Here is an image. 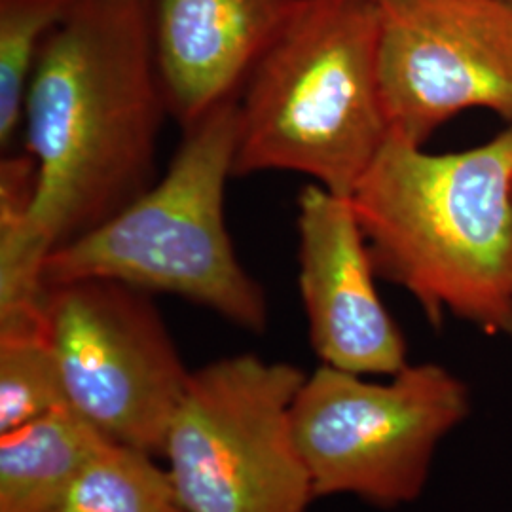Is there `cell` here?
Instances as JSON below:
<instances>
[{
    "mask_svg": "<svg viewBox=\"0 0 512 512\" xmlns=\"http://www.w3.org/2000/svg\"><path fill=\"white\" fill-rule=\"evenodd\" d=\"M349 198L376 274L433 327L512 338V126L448 154L389 137Z\"/></svg>",
    "mask_w": 512,
    "mask_h": 512,
    "instance_id": "2",
    "label": "cell"
},
{
    "mask_svg": "<svg viewBox=\"0 0 512 512\" xmlns=\"http://www.w3.org/2000/svg\"><path fill=\"white\" fill-rule=\"evenodd\" d=\"M298 0H145L169 116L192 128L238 99Z\"/></svg>",
    "mask_w": 512,
    "mask_h": 512,
    "instance_id": "10",
    "label": "cell"
},
{
    "mask_svg": "<svg viewBox=\"0 0 512 512\" xmlns=\"http://www.w3.org/2000/svg\"><path fill=\"white\" fill-rule=\"evenodd\" d=\"M165 116L145 0H74L25 99L37 194L23 228L0 241V327L40 323L48 255L154 184Z\"/></svg>",
    "mask_w": 512,
    "mask_h": 512,
    "instance_id": "1",
    "label": "cell"
},
{
    "mask_svg": "<svg viewBox=\"0 0 512 512\" xmlns=\"http://www.w3.org/2000/svg\"><path fill=\"white\" fill-rule=\"evenodd\" d=\"M69 404L0 433V512H50L107 442Z\"/></svg>",
    "mask_w": 512,
    "mask_h": 512,
    "instance_id": "11",
    "label": "cell"
},
{
    "mask_svg": "<svg viewBox=\"0 0 512 512\" xmlns=\"http://www.w3.org/2000/svg\"><path fill=\"white\" fill-rule=\"evenodd\" d=\"M37 194L33 156H8L0 162V241L14 238L29 219Z\"/></svg>",
    "mask_w": 512,
    "mask_h": 512,
    "instance_id": "15",
    "label": "cell"
},
{
    "mask_svg": "<svg viewBox=\"0 0 512 512\" xmlns=\"http://www.w3.org/2000/svg\"><path fill=\"white\" fill-rule=\"evenodd\" d=\"M50 512H188L156 456L107 440Z\"/></svg>",
    "mask_w": 512,
    "mask_h": 512,
    "instance_id": "12",
    "label": "cell"
},
{
    "mask_svg": "<svg viewBox=\"0 0 512 512\" xmlns=\"http://www.w3.org/2000/svg\"><path fill=\"white\" fill-rule=\"evenodd\" d=\"M44 323L67 404L107 439L162 456L192 370L150 293L109 279L55 285Z\"/></svg>",
    "mask_w": 512,
    "mask_h": 512,
    "instance_id": "7",
    "label": "cell"
},
{
    "mask_svg": "<svg viewBox=\"0 0 512 512\" xmlns=\"http://www.w3.org/2000/svg\"><path fill=\"white\" fill-rule=\"evenodd\" d=\"M74 0H0V145H12L38 55Z\"/></svg>",
    "mask_w": 512,
    "mask_h": 512,
    "instance_id": "13",
    "label": "cell"
},
{
    "mask_svg": "<svg viewBox=\"0 0 512 512\" xmlns=\"http://www.w3.org/2000/svg\"><path fill=\"white\" fill-rule=\"evenodd\" d=\"M67 403L44 332L0 334V433Z\"/></svg>",
    "mask_w": 512,
    "mask_h": 512,
    "instance_id": "14",
    "label": "cell"
},
{
    "mask_svg": "<svg viewBox=\"0 0 512 512\" xmlns=\"http://www.w3.org/2000/svg\"><path fill=\"white\" fill-rule=\"evenodd\" d=\"M183 133L158 183L48 255L42 285L118 281L145 293L179 296L238 329L262 334L270 325L268 296L241 264L224 215L238 145V99Z\"/></svg>",
    "mask_w": 512,
    "mask_h": 512,
    "instance_id": "4",
    "label": "cell"
},
{
    "mask_svg": "<svg viewBox=\"0 0 512 512\" xmlns=\"http://www.w3.org/2000/svg\"><path fill=\"white\" fill-rule=\"evenodd\" d=\"M376 0H298L238 97L234 177L306 175L351 196L389 128Z\"/></svg>",
    "mask_w": 512,
    "mask_h": 512,
    "instance_id": "3",
    "label": "cell"
},
{
    "mask_svg": "<svg viewBox=\"0 0 512 512\" xmlns=\"http://www.w3.org/2000/svg\"><path fill=\"white\" fill-rule=\"evenodd\" d=\"M300 366L256 353L192 370L162 458L188 512H308L315 501L293 404Z\"/></svg>",
    "mask_w": 512,
    "mask_h": 512,
    "instance_id": "5",
    "label": "cell"
},
{
    "mask_svg": "<svg viewBox=\"0 0 512 512\" xmlns=\"http://www.w3.org/2000/svg\"><path fill=\"white\" fill-rule=\"evenodd\" d=\"M296 230L298 291L321 363L361 376L403 370L406 340L378 293L351 198L306 184L298 196Z\"/></svg>",
    "mask_w": 512,
    "mask_h": 512,
    "instance_id": "9",
    "label": "cell"
},
{
    "mask_svg": "<svg viewBox=\"0 0 512 512\" xmlns=\"http://www.w3.org/2000/svg\"><path fill=\"white\" fill-rule=\"evenodd\" d=\"M469 412V387L435 363H408L387 382L315 368L293 404L315 499L353 495L380 509L416 501L440 442Z\"/></svg>",
    "mask_w": 512,
    "mask_h": 512,
    "instance_id": "6",
    "label": "cell"
},
{
    "mask_svg": "<svg viewBox=\"0 0 512 512\" xmlns=\"http://www.w3.org/2000/svg\"><path fill=\"white\" fill-rule=\"evenodd\" d=\"M389 137L423 147L486 109L512 126V0H376Z\"/></svg>",
    "mask_w": 512,
    "mask_h": 512,
    "instance_id": "8",
    "label": "cell"
}]
</instances>
